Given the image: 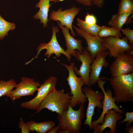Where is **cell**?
Listing matches in <instances>:
<instances>
[{"label":"cell","mask_w":133,"mask_h":133,"mask_svg":"<svg viewBox=\"0 0 133 133\" xmlns=\"http://www.w3.org/2000/svg\"><path fill=\"white\" fill-rule=\"evenodd\" d=\"M131 73L109 79L113 90V97L117 104L133 101V75Z\"/></svg>","instance_id":"obj_1"},{"label":"cell","mask_w":133,"mask_h":133,"mask_svg":"<svg viewBox=\"0 0 133 133\" xmlns=\"http://www.w3.org/2000/svg\"><path fill=\"white\" fill-rule=\"evenodd\" d=\"M85 105L80 104L78 110H74L69 105L68 109L58 114L57 119L60 126L59 133H79L82 128V119L84 116Z\"/></svg>","instance_id":"obj_2"},{"label":"cell","mask_w":133,"mask_h":133,"mask_svg":"<svg viewBox=\"0 0 133 133\" xmlns=\"http://www.w3.org/2000/svg\"><path fill=\"white\" fill-rule=\"evenodd\" d=\"M69 92L65 93L64 89L57 90L54 88L40 103L35 113L47 108L57 114H61L67 110L71 98Z\"/></svg>","instance_id":"obj_3"},{"label":"cell","mask_w":133,"mask_h":133,"mask_svg":"<svg viewBox=\"0 0 133 133\" xmlns=\"http://www.w3.org/2000/svg\"><path fill=\"white\" fill-rule=\"evenodd\" d=\"M60 62L66 68L68 72L66 80L70 88V93L71 97L69 105L74 107L81 104H84L87 100L85 95L82 91V87L85 85V83L81 77L76 76L74 69V63L72 62L70 65H68Z\"/></svg>","instance_id":"obj_4"},{"label":"cell","mask_w":133,"mask_h":133,"mask_svg":"<svg viewBox=\"0 0 133 133\" xmlns=\"http://www.w3.org/2000/svg\"><path fill=\"white\" fill-rule=\"evenodd\" d=\"M52 35L50 40L47 43H43L40 44L37 48V51L36 55L31 60L26 63L25 65H27L30 63L34 59H37L40 52L44 49H46V51L44 55L48 58L53 54H55L57 57H60L61 54H63L66 57L69 62L70 61L71 56L66 52L62 48L57 41L56 34L59 32V29L58 27L54 26H52Z\"/></svg>","instance_id":"obj_5"},{"label":"cell","mask_w":133,"mask_h":133,"mask_svg":"<svg viewBox=\"0 0 133 133\" xmlns=\"http://www.w3.org/2000/svg\"><path fill=\"white\" fill-rule=\"evenodd\" d=\"M82 91L88 101L86 119L83 124L88 125L91 131L92 119L94 114L95 108L97 107L100 109H102L104 95L102 92L94 91L89 86L82 88Z\"/></svg>","instance_id":"obj_6"},{"label":"cell","mask_w":133,"mask_h":133,"mask_svg":"<svg viewBox=\"0 0 133 133\" xmlns=\"http://www.w3.org/2000/svg\"><path fill=\"white\" fill-rule=\"evenodd\" d=\"M57 80L53 76L49 77L38 88L36 96L28 101L22 102L21 106L27 109L36 110L42 102L55 88Z\"/></svg>","instance_id":"obj_7"},{"label":"cell","mask_w":133,"mask_h":133,"mask_svg":"<svg viewBox=\"0 0 133 133\" xmlns=\"http://www.w3.org/2000/svg\"><path fill=\"white\" fill-rule=\"evenodd\" d=\"M115 59L110 67L112 77L133 72V50L120 54Z\"/></svg>","instance_id":"obj_8"},{"label":"cell","mask_w":133,"mask_h":133,"mask_svg":"<svg viewBox=\"0 0 133 133\" xmlns=\"http://www.w3.org/2000/svg\"><path fill=\"white\" fill-rule=\"evenodd\" d=\"M41 85L33 78L22 77L20 82L17 84L15 89L11 90L7 96L13 102L23 96H33Z\"/></svg>","instance_id":"obj_9"},{"label":"cell","mask_w":133,"mask_h":133,"mask_svg":"<svg viewBox=\"0 0 133 133\" xmlns=\"http://www.w3.org/2000/svg\"><path fill=\"white\" fill-rule=\"evenodd\" d=\"M103 45L109 50V56L115 58L119 54L133 50V47L129 44L127 38L112 36L101 38Z\"/></svg>","instance_id":"obj_10"},{"label":"cell","mask_w":133,"mask_h":133,"mask_svg":"<svg viewBox=\"0 0 133 133\" xmlns=\"http://www.w3.org/2000/svg\"><path fill=\"white\" fill-rule=\"evenodd\" d=\"M80 10L81 9L75 6L63 10L61 7L57 11L53 10L50 14L49 19L50 20L59 21L62 26L69 29L73 36L75 37L76 34L72 29V23Z\"/></svg>","instance_id":"obj_11"},{"label":"cell","mask_w":133,"mask_h":133,"mask_svg":"<svg viewBox=\"0 0 133 133\" xmlns=\"http://www.w3.org/2000/svg\"><path fill=\"white\" fill-rule=\"evenodd\" d=\"M103 79H105V78H101L98 80L97 82L99 87L102 90L104 95V99L103 101V110L98 118L92 121L91 126L97 123L102 124L104 122L103 118L105 114L110 109H113L121 114H124L123 111L120 109L116 104L113 97V93L112 91L110 89L107 90L106 91H105L104 86L106 81L103 80Z\"/></svg>","instance_id":"obj_12"},{"label":"cell","mask_w":133,"mask_h":133,"mask_svg":"<svg viewBox=\"0 0 133 133\" xmlns=\"http://www.w3.org/2000/svg\"><path fill=\"white\" fill-rule=\"evenodd\" d=\"M75 57L77 61H80L82 64L79 70L74 65V71L76 75L80 76L82 78L85 83V85L90 87L89 83L90 67L93 61L91 56L86 48H83L82 53H81L77 50H75Z\"/></svg>","instance_id":"obj_13"},{"label":"cell","mask_w":133,"mask_h":133,"mask_svg":"<svg viewBox=\"0 0 133 133\" xmlns=\"http://www.w3.org/2000/svg\"><path fill=\"white\" fill-rule=\"evenodd\" d=\"M72 27L78 35L82 37L85 40L87 45L86 49L90 53L93 60L98 52L107 50L102 44L101 38L97 35L91 34L74 25H72Z\"/></svg>","instance_id":"obj_14"},{"label":"cell","mask_w":133,"mask_h":133,"mask_svg":"<svg viewBox=\"0 0 133 133\" xmlns=\"http://www.w3.org/2000/svg\"><path fill=\"white\" fill-rule=\"evenodd\" d=\"M122 118L121 113L114 109H110L105 114L103 123L101 124L97 123L92 126V129L94 133H102L106 128H108L110 130L106 133H115L117 131V122Z\"/></svg>","instance_id":"obj_15"},{"label":"cell","mask_w":133,"mask_h":133,"mask_svg":"<svg viewBox=\"0 0 133 133\" xmlns=\"http://www.w3.org/2000/svg\"><path fill=\"white\" fill-rule=\"evenodd\" d=\"M109 51H101L98 52L93 61L90 67L89 84L90 86L96 83L99 78L102 69L103 67L106 68L109 63L106 58L109 55Z\"/></svg>","instance_id":"obj_16"},{"label":"cell","mask_w":133,"mask_h":133,"mask_svg":"<svg viewBox=\"0 0 133 133\" xmlns=\"http://www.w3.org/2000/svg\"><path fill=\"white\" fill-rule=\"evenodd\" d=\"M58 25L62 30L66 41V52L70 55L75 57V50L82 53L84 48L82 46V40L75 39L69 33V29L62 26L58 21H57Z\"/></svg>","instance_id":"obj_17"},{"label":"cell","mask_w":133,"mask_h":133,"mask_svg":"<svg viewBox=\"0 0 133 133\" xmlns=\"http://www.w3.org/2000/svg\"><path fill=\"white\" fill-rule=\"evenodd\" d=\"M50 1V0H39L35 6L36 8H38L39 9L33 16V18L36 20H39L44 28L47 27L48 22H49L48 12L51 5Z\"/></svg>","instance_id":"obj_18"},{"label":"cell","mask_w":133,"mask_h":133,"mask_svg":"<svg viewBox=\"0 0 133 133\" xmlns=\"http://www.w3.org/2000/svg\"><path fill=\"white\" fill-rule=\"evenodd\" d=\"M27 123L30 131H34L38 133H47L55 125L54 123L51 121L37 122L31 120Z\"/></svg>","instance_id":"obj_19"},{"label":"cell","mask_w":133,"mask_h":133,"mask_svg":"<svg viewBox=\"0 0 133 133\" xmlns=\"http://www.w3.org/2000/svg\"><path fill=\"white\" fill-rule=\"evenodd\" d=\"M130 13L117 14L112 15L111 18L109 21L108 25L114 27L120 31L123 25L126 23Z\"/></svg>","instance_id":"obj_20"},{"label":"cell","mask_w":133,"mask_h":133,"mask_svg":"<svg viewBox=\"0 0 133 133\" xmlns=\"http://www.w3.org/2000/svg\"><path fill=\"white\" fill-rule=\"evenodd\" d=\"M120 31L113 27L103 26H100L97 36L101 38L110 36L121 38L122 34Z\"/></svg>","instance_id":"obj_21"},{"label":"cell","mask_w":133,"mask_h":133,"mask_svg":"<svg viewBox=\"0 0 133 133\" xmlns=\"http://www.w3.org/2000/svg\"><path fill=\"white\" fill-rule=\"evenodd\" d=\"M16 28L14 23L8 22L5 20L0 14V40H2L8 35L10 30L13 31Z\"/></svg>","instance_id":"obj_22"},{"label":"cell","mask_w":133,"mask_h":133,"mask_svg":"<svg viewBox=\"0 0 133 133\" xmlns=\"http://www.w3.org/2000/svg\"><path fill=\"white\" fill-rule=\"evenodd\" d=\"M16 81L11 79L7 81L0 80V97L3 96H7L17 84Z\"/></svg>","instance_id":"obj_23"},{"label":"cell","mask_w":133,"mask_h":133,"mask_svg":"<svg viewBox=\"0 0 133 133\" xmlns=\"http://www.w3.org/2000/svg\"><path fill=\"white\" fill-rule=\"evenodd\" d=\"M77 25L79 28L91 34L97 35L100 26L96 24L94 25L89 24L79 18H77Z\"/></svg>","instance_id":"obj_24"},{"label":"cell","mask_w":133,"mask_h":133,"mask_svg":"<svg viewBox=\"0 0 133 133\" xmlns=\"http://www.w3.org/2000/svg\"><path fill=\"white\" fill-rule=\"evenodd\" d=\"M133 0H120L117 13H130L133 12Z\"/></svg>","instance_id":"obj_25"},{"label":"cell","mask_w":133,"mask_h":133,"mask_svg":"<svg viewBox=\"0 0 133 133\" xmlns=\"http://www.w3.org/2000/svg\"><path fill=\"white\" fill-rule=\"evenodd\" d=\"M120 31L128 39L129 44L133 47V30L127 27L125 29L122 28Z\"/></svg>","instance_id":"obj_26"},{"label":"cell","mask_w":133,"mask_h":133,"mask_svg":"<svg viewBox=\"0 0 133 133\" xmlns=\"http://www.w3.org/2000/svg\"><path fill=\"white\" fill-rule=\"evenodd\" d=\"M125 118L123 120L118 123V124L120 123H123L125 122L128 121L126 123V126L128 127L130 126L131 123L133 122V112H127L125 114Z\"/></svg>","instance_id":"obj_27"},{"label":"cell","mask_w":133,"mask_h":133,"mask_svg":"<svg viewBox=\"0 0 133 133\" xmlns=\"http://www.w3.org/2000/svg\"><path fill=\"white\" fill-rule=\"evenodd\" d=\"M18 128L20 129L21 133H29L30 132L29 130L28 125L23 121V118L21 117L20 121L18 123Z\"/></svg>","instance_id":"obj_28"},{"label":"cell","mask_w":133,"mask_h":133,"mask_svg":"<svg viewBox=\"0 0 133 133\" xmlns=\"http://www.w3.org/2000/svg\"><path fill=\"white\" fill-rule=\"evenodd\" d=\"M97 20L95 17L93 15L87 13L85 16L84 21L87 24L91 25L96 24Z\"/></svg>","instance_id":"obj_29"},{"label":"cell","mask_w":133,"mask_h":133,"mask_svg":"<svg viewBox=\"0 0 133 133\" xmlns=\"http://www.w3.org/2000/svg\"><path fill=\"white\" fill-rule=\"evenodd\" d=\"M91 1L92 5L99 8L103 7L104 0H91Z\"/></svg>","instance_id":"obj_30"},{"label":"cell","mask_w":133,"mask_h":133,"mask_svg":"<svg viewBox=\"0 0 133 133\" xmlns=\"http://www.w3.org/2000/svg\"><path fill=\"white\" fill-rule=\"evenodd\" d=\"M78 2L84 6H91L92 4L91 0H76Z\"/></svg>","instance_id":"obj_31"},{"label":"cell","mask_w":133,"mask_h":133,"mask_svg":"<svg viewBox=\"0 0 133 133\" xmlns=\"http://www.w3.org/2000/svg\"><path fill=\"white\" fill-rule=\"evenodd\" d=\"M60 129V126L58 125L54 127H53L51 128L47 133H58V131Z\"/></svg>","instance_id":"obj_32"},{"label":"cell","mask_w":133,"mask_h":133,"mask_svg":"<svg viewBox=\"0 0 133 133\" xmlns=\"http://www.w3.org/2000/svg\"><path fill=\"white\" fill-rule=\"evenodd\" d=\"M125 130L128 133H133V126H132L131 127L129 126L128 127H126Z\"/></svg>","instance_id":"obj_33"},{"label":"cell","mask_w":133,"mask_h":133,"mask_svg":"<svg viewBox=\"0 0 133 133\" xmlns=\"http://www.w3.org/2000/svg\"><path fill=\"white\" fill-rule=\"evenodd\" d=\"M58 0H50V1L55 2L57 1Z\"/></svg>","instance_id":"obj_34"}]
</instances>
